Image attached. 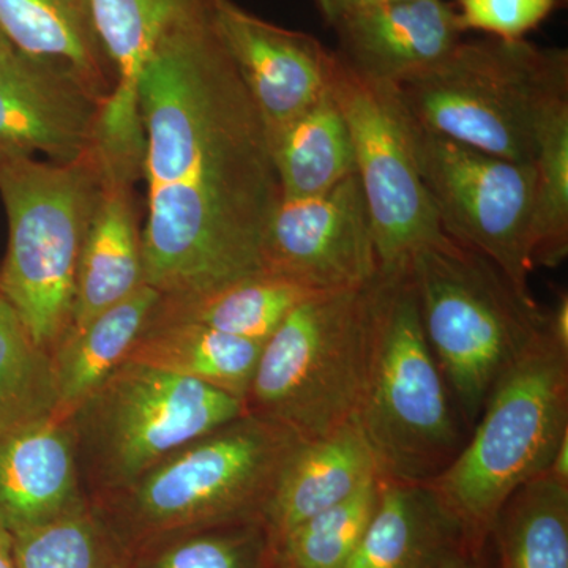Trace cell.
Listing matches in <instances>:
<instances>
[{"label": "cell", "instance_id": "obj_1", "mask_svg": "<svg viewBox=\"0 0 568 568\" xmlns=\"http://www.w3.org/2000/svg\"><path fill=\"white\" fill-rule=\"evenodd\" d=\"M215 6L168 32L140 81L142 267L163 297L263 271L265 226L282 200L267 129L216 32Z\"/></svg>", "mask_w": 568, "mask_h": 568}, {"label": "cell", "instance_id": "obj_2", "mask_svg": "<svg viewBox=\"0 0 568 568\" xmlns=\"http://www.w3.org/2000/svg\"><path fill=\"white\" fill-rule=\"evenodd\" d=\"M407 261L379 268L366 287L364 384L354 420L383 480L432 484L469 433L426 338Z\"/></svg>", "mask_w": 568, "mask_h": 568}, {"label": "cell", "instance_id": "obj_3", "mask_svg": "<svg viewBox=\"0 0 568 568\" xmlns=\"http://www.w3.org/2000/svg\"><path fill=\"white\" fill-rule=\"evenodd\" d=\"M302 443L290 429L244 414L89 506L122 558L170 530L264 519L280 476Z\"/></svg>", "mask_w": 568, "mask_h": 568}, {"label": "cell", "instance_id": "obj_4", "mask_svg": "<svg viewBox=\"0 0 568 568\" xmlns=\"http://www.w3.org/2000/svg\"><path fill=\"white\" fill-rule=\"evenodd\" d=\"M395 89L407 114L429 132L534 163L549 119L568 106V52L525 39L462 40Z\"/></svg>", "mask_w": 568, "mask_h": 568}, {"label": "cell", "instance_id": "obj_5", "mask_svg": "<svg viewBox=\"0 0 568 568\" xmlns=\"http://www.w3.org/2000/svg\"><path fill=\"white\" fill-rule=\"evenodd\" d=\"M102 183L93 148L70 162L0 155V197L9 220L0 297L48 354L70 331L82 248Z\"/></svg>", "mask_w": 568, "mask_h": 568}, {"label": "cell", "instance_id": "obj_6", "mask_svg": "<svg viewBox=\"0 0 568 568\" xmlns=\"http://www.w3.org/2000/svg\"><path fill=\"white\" fill-rule=\"evenodd\" d=\"M407 263L426 338L470 433L497 381L544 334L548 312L495 263L447 235Z\"/></svg>", "mask_w": 568, "mask_h": 568}, {"label": "cell", "instance_id": "obj_7", "mask_svg": "<svg viewBox=\"0 0 568 568\" xmlns=\"http://www.w3.org/2000/svg\"><path fill=\"white\" fill-rule=\"evenodd\" d=\"M568 435V349L549 325L500 376L452 465L433 480L473 540H487L504 503L548 473Z\"/></svg>", "mask_w": 568, "mask_h": 568}, {"label": "cell", "instance_id": "obj_8", "mask_svg": "<svg viewBox=\"0 0 568 568\" xmlns=\"http://www.w3.org/2000/svg\"><path fill=\"white\" fill-rule=\"evenodd\" d=\"M219 388L126 361L67 417L88 503L129 487L197 437L244 416Z\"/></svg>", "mask_w": 568, "mask_h": 568}, {"label": "cell", "instance_id": "obj_9", "mask_svg": "<svg viewBox=\"0 0 568 568\" xmlns=\"http://www.w3.org/2000/svg\"><path fill=\"white\" fill-rule=\"evenodd\" d=\"M366 287L313 295L263 345L244 410L316 439L354 420L365 372Z\"/></svg>", "mask_w": 568, "mask_h": 568}, {"label": "cell", "instance_id": "obj_10", "mask_svg": "<svg viewBox=\"0 0 568 568\" xmlns=\"http://www.w3.org/2000/svg\"><path fill=\"white\" fill-rule=\"evenodd\" d=\"M418 175L452 241L495 263L529 293L534 163H518L429 132L406 111Z\"/></svg>", "mask_w": 568, "mask_h": 568}, {"label": "cell", "instance_id": "obj_11", "mask_svg": "<svg viewBox=\"0 0 568 568\" xmlns=\"http://www.w3.org/2000/svg\"><path fill=\"white\" fill-rule=\"evenodd\" d=\"M328 88L353 140L355 174L368 205L379 267L406 263L446 234L418 175L405 106L394 84L355 73L336 54Z\"/></svg>", "mask_w": 568, "mask_h": 568}, {"label": "cell", "instance_id": "obj_12", "mask_svg": "<svg viewBox=\"0 0 568 568\" xmlns=\"http://www.w3.org/2000/svg\"><path fill=\"white\" fill-rule=\"evenodd\" d=\"M261 264L315 293L368 286L381 267L357 174L315 196H282L265 226Z\"/></svg>", "mask_w": 568, "mask_h": 568}, {"label": "cell", "instance_id": "obj_13", "mask_svg": "<svg viewBox=\"0 0 568 568\" xmlns=\"http://www.w3.org/2000/svg\"><path fill=\"white\" fill-rule=\"evenodd\" d=\"M216 0H91L97 37L114 77L100 110L93 149L111 170L140 182L144 132L140 81L168 32Z\"/></svg>", "mask_w": 568, "mask_h": 568}, {"label": "cell", "instance_id": "obj_14", "mask_svg": "<svg viewBox=\"0 0 568 568\" xmlns=\"http://www.w3.org/2000/svg\"><path fill=\"white\" fill-rule=\"evenodd\" d=\"M213 21L267 134L294 121L327 91L335 54L315 37L254 17L233 0H216Z\"/></svg>", "mask_w": 568, "mask_h": 568}, {"label": "cell", "instance_id": "obj_15", "mask_svg": "<svg viewBox=\"0 0 568 568\" xmlns=\"http://www.w3.org/2000/svg\"><path fill=\"white\" fill-rule=\"evenodd\" d=\"M102 104L65 70L0 50V155L78 159L95 144Z\"/></svg>", "mask_w": 568, "mask_h": 568}, {"label": "cell", "instance_id": "obj_16", "mask_svg": "<svg viewBox=\"0 0 568 568\" xmlns=\"http://www.w3.org/2000/svg\"><path fill=\"white\" fill-rule=\"evenodd\" d=\"M335 54L355 73L398 85L425 73L465 33L446 0H402L335 22Z\"/></svg>", "mask_w": 568, "mask_h": 568}, {"label": "cell", "instance_id": "obj_17", "mask_svg": "<svg viewBox=\"0 0 568 568\" xmlns=\"http://www.w3.org/2000/svg\"><path fill=\"white\" fill-rule=\"evenodd\" d=\"M88 506L67 420L0 435V529L18 536Z\"/></svg>", "mask_w": 568, "mask_h": 568}, {"label": "cell", "instance_id": "obj_18", "mask_svg": "<svg viewBox=\"0 0 568 568\" xmlns=\"http://www.w3.org/2000/svg\"><path fill=\"white\" fill-rule=\"evenodd\" d=\"M103 166V164H102ZM136 181L103 166L102 192L82 248L70 331H80L144 286Z\"/></svg>", "mask_w": 568, "mask_h": 568}, {"label": "cell", "instance_id": "obj_19", "mask_svg": "<svg viewBox=\"0 0 568 568\" xmlns=\"http://www.w3.org/2000/svg\"><path fill=\"white\" fill-rule=\"evenodd\" d=\"M381 478L372 448L355 420L304 440L284 467L265 510L274 540Z\"/></svg>", "mask_w": 568, "mask_h": 568}, {"label": "cell", "instance_id": "obj_20", "mask_svg": "<svg viewBox=\"0 0 568 568\" xmlns=\"http://www.w3.org/2000/svg\"><path fill=\"white\" fill-rule=\"evenodd\" d=\"M466 538L432 485L383 480L375 515L346 568H437Z\"/></svg>", "mask_w": 568, "mask_h": 568}, {"label": "cell", "instance_id": "obj_21", "mask_svg": "<svg viewBox=\"0 0 568 568\" xmlns=\"http://www.w3.org/2000/svg\"><path fill=\"white\" fill-rule=\"evenodd\" d=\"M0 32L13 50L65 70L102 103L114 88L91 0H0Z\"/></svg>", "mask_w": 568, "mask_h": 568}, {"label": "cell", "instance_id": "obj_22", "mask_svg": "<svg viewBox=\"0 0 568 568\" xmlns=\"http://www.w3.org/2000/svg\"><path fill=\"white\" fill-rule=\"evenodd\" d=\"M160 301L162 294L144 284L80 331L63 336L51 354L58 388L54 418L67 420L82 399L129 361L142 332L151 325Z\"/></svg>", "mask_w": 568, "mask_h": 568}, {"label": "cell", "instance_id": "obj_23", "mask_svg": "<svg viewBox=\"0 0 568 568\" xmlns=\"http://www.w3.org/2000/svg\"><path fill=\"white\" fill-rule=\"evenodd\" d=\"M263 345L205 325L152 320L129 361L197 381L244 403Z\"/></svg>", "mask_w": 568, "mask_h": 568}, {"label": "cell", "instance_id": "obj_24", "mask_svg": "<svg viewBox=\"0 0 568 568\" xmlns=\"http://www.w3.org/2000/svg\"><path fill=\"white\" fill-rule=\"evenodd\" d=\"M316 294L323 293L261 271L207 294L162 295L153 320L205 325L223 334L265 343L294 308Z\"/></svg>", "mask_w": 568, "mask_h": 568}, {"label": "cell", "instance_id": "obj_25", "mask_svg": "<svg viewBox=\"0 0 568 568\" xmlns=\"http://www.w3.org/2000/svg\"><path fill=\"white\" fill-rule=\"evenodd\" d=\"M284 197L315 196L355 173L353 140L331 88L308 110L268 134Z\"/></svg>", "mask_w": 568, "mask_h": 568}, {"label": "cell", "instance_id": "obj_26", "mask_svg": "<svg viewBox=\"0 0 568 568\" xmlns=\"http://www.w3.org/2000/svg\"><path fill=\"white\" fill-rule=\"evenodd\" d=\"M493 568H568V481L545 473L523 485L488 534Z\"/></svg>", "mask_w": 568, "mask_h": 568}, {"label": "cell", "instance_id": "obj_27", "mask_svg": "<svg viewBox=\"0 0 568 568\" xmlns=\"http://www.w3.org/2000/svg\"><path fill=\"white\" fill-rule=\"evenodd\" d=\"M123 568H275V544L265 519L192 526L134 547Z\"/></svg>", "mask_w": 568, "mask_h": 568}, {"label": "cell", "instance_id": "obj_28", "mask_svg": "<svg viewBox=\"0 0 568 568\" xmlns=\"http://www.w3.org/2000/svg\"><path fill=\"white\" fill-rule=\"evenodd\" d=\"M51 354L41 349L14 310L0 297V435L54 417Z\"/></svg>", "mask_w": 568, "mask_h": 568}, {"label": "cell", "instance_id": "obj_29", "mask_svg": "<svg viewBox=\"0 0 568 568\" xmlns=\"http://www.w3.org/2000/svg\"><path fill=\"white\" fill-rule=\"evenodd\" d=\"M383 478L274 540L275 568H346L379 503Z\"/></svg>", "mask_w": 568, "mask_h": 568}, {"label": "cell", "instance_id": "obj_30", "mask_svg": "<svg viewBox=\"0 0 568 568\" xmlns=\"http://www.w3.org/2000/svg\"><path fill=\"white\" fill-rule=\"evenodd\" d=\"M534 168L530 263L555 268L568 254V106L545 126Z\"/></svg>", "mask_w": 568, "mask_h": 568}, {"label": "cell", "instance_id": "obj_31", "mask_svg": "<svg viewBox=\"0 0 568 568\" xmlns=\"http://www.w3.org/2000/svg\"><path fill=\"white\" fill-rule=\"evenodd\" d=\"M20 568H123V558L91 506L13 536Z\"/></svg>", "mask_w": 568, "mask_h": 568}, {"label": "cell", "instance_id": "obj_32", "mask_svg": "<svg viewBox=\"0 0 568 568\" xmlns=\"http://www.w3.org/2000/svg\"><path fill=\"white\" fill-rule=\"evenodd\" d=\"M562 0H457L463 31L487 32L496 39L523 40L534 31Z\"/></svg>", "mask_w": 568, "mask_h": 568}, {"label": "cell", "instance_id": "obj_33", "mask_svg": "<svg viewBox=\"0 0 568 568\" xmlns=\"http://www.w3.org/2000/svg\"><path fill=\"white\" fill-rule=\"evenodd\" d=\"M437 568H493L488 538L484 541L466 538Z\"/></svg>", "mask_w": 568, "mask_h": 568}, {"label": "cell", "instance_id": "obj_34", "mask_svg": "<svg viewBox=\"0 0 568 568\" xmlns=\"http://www.w3.org/2000/svg\"><path fill=\"white\" fill-rule=\"evenodd\" d=\"M315 2L327 24L334 26L335 22L351 14L387 6V3L402 2V0H315Z\"/></svg>", "mask_w": 568, "mask_h": 568}, {"label": "cell", "instance_id": "obj_35", "mask_svg": "<svg viewBox=\"0 0 568 568\" xmlns=\"http://www.w3.org/2000/svg\"><path fill=\"white\" fill-rule=\"evenodd\" d=\"M548 325L556 342L568 349V297L559 293L558 302L548 312Z\"/></svg>", "mask_w": 568, "mask_h": 568}, {"label": "cell", "instance_id": "obj_36", "mask_svg": "<svg viewBox=\"0 0 568 568\" xmlns=\"http://www.w3.org/2000/svg\"><path fill=\"white\" fill-rule=\"evenodd\" d=\"M548 473L552 477L559 478V480L568 481V435L560 440Z\"/></svg>", "mask_w": 568, "mask_h": 568}, {"label": "cell", "instance_id": "obj_37", "mask_svg": "<svg viewBox=\"0 0 568 568\" xmlns=\"http://www.w3.org/2000/svg\"><path fill=\"white\" fill-rule=\"evenodd\" d=\"M0 568H20L14 558L13 536L0 529Z\"/></svg>", "mask_w": 568, "mask_h": 568}, {"label": "cell", "instance_id": "obj_38", "mask_svg": "<svg viewBox=\"0 0 568 568\" xmlns=\"http://www.w3.org/2000/svg\"><path fill=\"white\" fill-rule=\"evenodd\" d=\"M9 41L6 40V37L2 36V32H0V50H6V48H9Z\"/></svg>", "mask_w": 568, "mask_h": 568}]
</instances>
